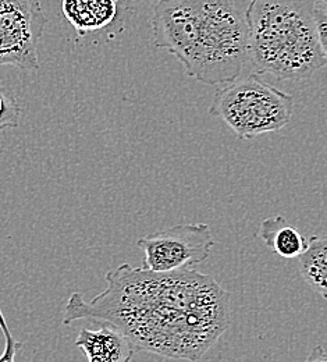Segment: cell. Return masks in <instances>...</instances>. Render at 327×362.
Here are the masks:
<instances>
[{"instance_id":"obj_7","label":"cell","mask_w":327,"mask_h":362,"mask_svg":"<svg viewBox=\"0 0 327 362\" xmlns=\"http://www.w3.org/2000/svg\"><path fill=\"white\" fill-rule=\"evenodd\" d=\"M76 346L88 362H131L136 350L130 340L114 327L100 323L97 330L81 329Z\"/></svg>"},{"instance_id":"obj_6","label":"cell","mask_w":327,"mask_h":362,"mask_svg":"<svg viewBox=\"0 0 327 362\" xmlns=\"http://www.w3.org/2000/svg\"><path fill=\"white\" fill-rule=\"evenodd\" d=\"M47 23L41 0H0V67L38 70Z\"/></svg>"},{"instance_id":"obj_13","label":"cell","mask_w":327,"mask_h":362,"mask_svg":"<svg viewBox=\"0 0 327 362\" xmlns=\"http://www.w3.org/2000/svg\"><path fill=\"white\" fill-rule=\"evenodd\" d=\"M304 362H327V354L322 346L315 347Z\"/></svg>"},{"instance_id":"obj_9","label":"cell","mask_w":327,"mask_h":362,"mask_svg":"<svg viewBox=\"0 0 327 362\" xmlns=\"http://www.w3.org/2000/svg\"><path fill=\"white\" fill-rule=\"evenodd\" d=\"M259 238L268 248L285 259L298 258L308 247V238L281 215L268 218L261 223Z\"/></svg>"},{"instance_id":"obj_11","label":"cell","mask_w":327,"mask_h":362,"mask_svg":"<svg viewBox=\"0 0 327 362\" xmlns=\"http://www.w3.org/2000/svg\"><path fill=\"white\" fill-rule=\"evenodd\" d=\"M21 107L8 90L0 88V132L18 126Z\"/></svg>"},{"instance_id":"obj_8","label":"cell","mask_w":327,"mask_h":362,"mask_svg":"<svg viewBox=\"0 0 327 362\" xmlns=\"http://www.w3.org/2000/svg\"><path fill=\"white\" fill-rule=\"evenodd\" d=\"M119 0H63L66 18L80 35H87L109 25L117 14Z\"/></svg>"},{"instance_id":"obj_2","label":"cell","mask_w":327,"mask_h":362,"mask_svg":"<svg viewBox=\"0 0 327 362\" xmlns=\"http://www.w3.org/2000/svg\"><path fill=\"white\" fill-rule=\"evenodd\" d=\"M150 23L155 45L203 84H229L249 62L246 21L235 0H160Z\"/></svg>"},{"instance_id":"obj_4","label":"cell","mask_w":327,"mask_h":362,"mask_svg":"<svg viewBox=\"0 0 327 362\" xmlns=\"http://www.w3.org/2000/svg\"><path fill=\"white\" fill-rule=\"evenodd\" d=\"M294 98L254 73L216 90L209 113L222 119L239 139L276 133L292 117Z\"/></svg>"},{"instance_id":"obj_10","label":"cell","mask_w":327,"mask_h":362,"mask_svg":"<svg viewBox=\"0 0 327 362\" xmlns=\"http://www.w3.org/2000/svg\"><path fill=\"white\" fill-rule=\"evenodd\" d=\"M299 272L311 290L322 300L327 298V240L325 235L308 238L307 250L298 257Z\"/></svg>"},{"instance_id":"obj_1","label":"cell","mask_w":327,"mask_h":362,"mask_svg":"<svg viewBox=\"0 0 327 362\" xmlns=\"http://www.w3.org/2000/svg\"><path fill=\"white\" fill-rule=\"evenodd\" d=\"M107 287L91 301L73 293L63 325L105 323L133 344L136 353L198 361L226 332L229 294L209 274L195 269L152 272L121 264L106 273Z\"/></svg>"},{"instance_id":"obj_5","label":"cell","mask_w":327,"mask_h":362,"mask_svg":"<svg viewBox=\"0 0 327 362\" xmlns=\"http://www.w3.org/2000/svg\"><path fill=\"white\" fill-rule=\"evenodd\" d=\"M216 241L206 223L177 225L138 238L142 268L152 272L191 269L210 255Z\"/></svg>"},{"instance_id":"obj_12","label":"cell","mask_w":327,"mask_h":362,"mask_svg":"<svg viewBox=\"0 0 327 362\" xmlns=\"http://www.w3.org/2000/svg\"><path fill=\"white\" fill-rule=\"evenodd\" d=\"M0 330L4 336V350L0 356V362H16V357L20 353V350L23 349V343L16 340L14 336L11 334L7 322L3 317V313L0 310Z\"/></svg>"},{"instance_id":"obj_3","label":"cell","mask_w":327,"mask_h":362,"mask_svg":"<svg viewBox=\"0 0 327 362\" xmlns=\"http://www.w3.org/2000/svg\"><path fill=\"white\" fill-rule=\"evenodd\" d=\"M318 0H251L245 11L248 57L258 74L309 78L327 63L315 13Z\"/></svg>"}]
</instances>
